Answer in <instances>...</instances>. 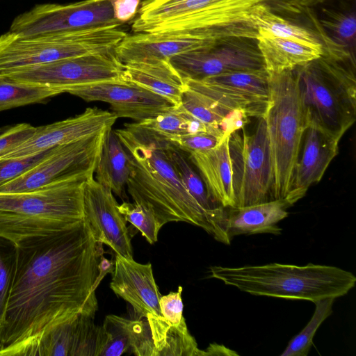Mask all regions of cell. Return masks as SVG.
Listing matches in <instances>:
<instances>
[{
  "instance_id": "1",
  "label": "cell",
  "mask_w": 356,
  "mask_h": 356,
  "mask_svg": "<svg viewBox=\"0 0 356 356\" xmlns=\"http://www.w3.org/2000/svg\"><path fill=\"white\" fill-rule=\"evenodd\" d=\"M86 219L17 245L0 326V356H36L47 334L79 314L95 316V289L112 264Z\"/></svg>"
},
{
  "instance_id": "2",
  "label": "cell",
  "mask_w": 356,
  "mask_h": 356,
  "mask_svg": "<svg viewBox=\"0 0 356 356\" xmlns=\"http://www.w3.org/2000/svg\"><path fill=\"white\" fill-rule=\"evenodd\" d=\"M129 159L127 187L135 203L149 211L160 225L185 222L211 235L207 213L182 184L170 158V141L137 122L114 130Z\"/></svg>"
},
{
  "instance_id": "3",
  "label": "cell",
  "mask_w": 356,
  "mask_h": 356,
  "mask_svg": "<svg viewBox=\"0 0 356 356\" xmlns=\"http://www.w3.org/2000/svg\"><path fill=\"white\" fill-rule=\"evenodd\" d=\"M266 0H143L131 31L183 34L209 40L257 38L255 14Z\"/></svg>"
},
{
  "instance_id": "4",
  "label": "cell",
  "mask_w": 356,
  "mask_h": 356,
  "mask_svg": "<svg viewBox=\"0 0 356 356\" xmlns=\"http://www.w3.org/2000/svg\"><path fill=\"white\" fill-rule=\"evenodd\" d=\"M209 273L211 277L251 295L314 303L345 296L356 283V277L351 272L335 266L313 264L213 266L209 268Z\"/></svg>"
},
{
  "instance_id": "5",
  "label": "cell",
  "mask_w": 356,
  "mask_h": 356,
  "mask_svg": "<svg viewBox=\"0 0 356 356\" xmlns=\"http://www.w3.org/2000/svg\"><path fill=\"white\" fill-rule=\"evenodd\" d=\"M90 177H76L33 191L0 193V236L17 245L83 219V188Z\"/></svg>"
},
{
  "instance_id": "6",
  "label": "cell",
  "mask_w": 356,
  "mask_h": 356,
  "mask_svg": "<svg viewBox=\"0 0 356 356\" xmlns=\"http://www.w3.org/2000/svg\"><path fill=\"white\" fill-rule=\"evenodd\" d=\"M295 70L306 127L341 139L356 118V63L321 56Z\"/></svg>"
},
{
  "instance_id": "7",
  "label": "cell",
  "mask_w": 356,
  "mask_h": 356,
  "mask_svg": "<svg viewBox=\"0 0 356 356\" xmlns=\"http://www.w3.org/2000/svg\"><path fill=\"white\" fill-rule=\"evenodd\" d=\"M269 74V99L264 115L273 166L271 199L284 200L306 129L295 69Z\"/></svg>"
},
{
  "instance_id": "8",
  "label": "cell",
  "mask_w": 356,
  "mask_h": 356,
  "mask_svg": "<svg viewBox=\"0 0 356 356\" xmlns=\"http://www.w3.org/2000/svg\"><path fill=\"white\" fill-rule=\"evenodd\" d=\"M122 26L22 37L0 35V75L24 67L89 54L115 50L128 35Z\"/></svg>"
},
{
  "instance_id": "9",
  "label": "cell",
  "mask_w": 356,
  "mask_h": 356,
  "mask_svg": "<svg viewBox=\"0 0 356 356\" xmlns=\"http://www.w3.org/2000/svg\"><path fill=\"white\" fill-rule=\"evenodd\" d=\"M229 147L232 165L235 207L272 200L273 166L266 122L259 118L255 131L230 134Z\"/></svg>"
},
{
  "instance_id": "10",
  "label": "cell",
  "mask_w": 356,
  "mask_h": 356,
  "mask_svg": "<svg viewBox=\"0 0 356 356\" xmlns=\"http://www.w3.org/2000/svg\"><path fill=\"white\" fill-rule=\"evenodd\" d=\"M124 65L115 50L65 58L16 70L3 74L10 80L61 90L90 83L124 81Z\"/></svg>"
},
{
  "instance_id": "11",
  "label": "cell",
  "mask_w": 356,
  "mask_h": 356,
  "mask_svg": "<svg viewBox=\"0 0 356 356\" xmlns=\"http://www.w3.org/2000/svg\"><path fill=\"white\" fill-rule=\"evenodd\" d=\"M111 26H122L114 17L112 0H83L35 5L13 19L9 31L33 37Z\"/></svg>"
},
{
  "instance_id": "12",
  "label": "cell",
  "mask_w": 356,
  "mask_h": 356,
  "mask_svg": "<svg viewBox=\"0 0 356 356\" xmlns=\"http://www.w3.org/2000/svg\"><path fill=\"white\" fill-rule=\"evenodd\" d=\"M107 131L53 147L36 165L1 185L0 193L33 191L76 177H92Z\"/></svg>"
},
{
  "instance_id": "13",
  "label": "cell",
  "mask_w": 356,
  "mask_h": 356,
  "mask_svg": "<svg viewBox=\"0 0 356 356\" xmlns=\"http://www.w3.org/2000/svg\"><path fill=\"white\" fill-rule=\"evenodd\" d=\"M184 79L202 80L236 71L266 70L257 38L231 36L170 59Z\"/></svg>"
},
{
  "instance_id": "14",
  "label": "cell",
  "mask_w": 356,
  "mask_h": 356,
  "mask_svg": "<svg viewBox=\"0 0 356 356\" xmlns=\"http://www.w3.org/2000/svg\"><path fill=\"white\" fill-rule=\"evenodd\" d=\"M65 92L84 101L103 102L118 118L141 122L171 108L167 99L129 81H104L67 89Z\"/></svg>"
},
{
  "instance_id": "15",
  "label": "cell",
  "mask_w": 356,
  "mask_h": 356,
  "mask_svg": "<svg viewBox=\"0 0 356 356\" xmlns=\"http://www.w3.org/2000/svg\"><path fill=\"white\" fill-rule=\"evenodd\" d=\"M113 192L93 177L83 188V213L96 240L109 246L116 254L132 259L131 235Z\"/></svg>"
},
{
  "instance_id": "16",
  "label": "cell",
  "mask_w": 356,
  "mask_h": 356,
  "mask_svg": "<svg viewBox=\"0 0 356 356\" xmlns=\"http://www.w3.org/2000/svg\"><path fill=\"white\" fill-rule=\"evenodd\" d=\"M118 117L96 107L49 124L36 127L33 136L0 158H22L79 140L112 128Z\"/></svg>"
},
{
  "instance_id": "17",
  "label": "cell",
  "mask_w": 356,
  "mask_h": 356,
  "mask_svg": "<svg viewBox=\"0 0 356 356\" xmlns=\"http://www.w3.org/2000/svg\"><path fill=\"white\" fill-rule=\"evenodd\" d=\"M291 205L284 200H274L242 207H219L211 220L212 236L225 245L238 235L273 234L280 235L277 223L286 218Z\"/></svg>"
},
{
  "instance_id": "18",
  "label": "cell",
  "mask_w": 356,
  "mask_h": 356,
  "mask_svg": "<svg viewBox=\"0 0 356 356\" xmlns=\"http://www.w3.org/2000/svg\"><path fill=\"white\" fill-rule=\"evenodd\" d=\"M339 140L315 127H306L285 199L291 206L302 198L312 185L320 181L339 152Z\"/></svg>"
},
{
  "instance_id": "19",
  "label": "cell",
  "mask_w": 356,
  "mask_h": 356,
  "mask_svg": "<svg viewBox=\"0 0 356 356\" xmlns=\"http://www.w3.org/2000/svg\"><path fill=\"white\" fill-rule=\"evenodd\" d=\"M255 22L258 34L262 33L297 40L321 49L325 56L356 63L325 35L311 8L300 14L278 15L264 4L257 10Z\"/></svg>"
},
{
  "instance_id": "20",
  "label": "cell",
  "mask_w": 356,
  "mask_h": 356,
  "mask_svg": "<svg viewBox=\"0 0 356 356\" xmlns=\"http://www.w3.org/2000/svg\"><path fill=\"white\" fill-rule=\"evenodd\" d=\"M110 288L131 304L140 317L148 314L162 316L159 307L161 293L151 264H139L133 258L115 254Z\"/></svg>"
},
{
  "instance_id": "21",
  "label": "cell",
  "mask_w": 356,
  "mask_h": 356,
  "mask_svg": "<svg viewBox=\"0 0 356 356\" xmlns=\"http://www.w3.org/2000/svg\"><path fill=\"white\" fill-rule=\"evenodd\" d=\"M214 41L183 34L136 33L128 34L115 47V52L123 64L170 60Z\"/></svg>"
},
{
  "instance_id": "22",
  "label": "cell",
  "mask_w": 356,
  "mask_h": 356,
  "mask_svg": "<svg viewBox=\"0 0 356 356\" xmlns=\"http://www.w3.org/2000/svg\"><path fill=\"white\" fill-rule=\"evenodd\" d=\"M243 108L248 118H263L269 99V74L266 70L224 73L202 79Z\"/></svg>"
},
{
  "instance_id": "23",
  "label": "cell",
  "mask_w": 356,
  "mask_h": 356,
  "mask_svg": "<svg viewBox=\"0 0 356 356\" xmlns=\"http://www.w3.org/2000/svg\"><path fill=\"white\" fill-rule=\"evenodd\" d=\"M229 136L212 149L195 152L188 156L197 168L211 201L223 207H235Z\"/></svg>"
},
{
  "instance_id": "24",
  "label": "cell",
  "mask_w": 356,
  "mask_h": 356,
  "mask_svg": "<svg viewBox=\"0 0 356 356\" xmlns=\"http://www.w3.org/2000/svg\"><path fill=\"white\" fill-rule=\"evenodd\" d=\"M311 8L325 35L356 60V0H321Z\"/></svg>"
},
{
  "instance_id": "25",
  "label": "cell",
  "mask_w": 356,
  "mask_h": 356,
  "mask_svg": "<svg viewBox=\"0 0 356 356\" xmlns=\"http://www.w3.org/2000/svg\"><path fill=\"white\" fill-rule=\"evenodd\" d=\"M123 78L167 99L175 106L181 104L185 80L170 60L124 64Z\"/></svg>"
},
{
  "instance_id": "26",
  "label": "cell",
  "mask_w": 356,
  "mask_h": 356,
  "mask_svg": "<svg viewBox=\"0 0 356 356\" xmlns=\"http://www.w3.org/2000/svg\"><path fill=\"white\" fill-rule=\"evenodd\" d=\"M148 356H204L190 334L185 319L172 325L163 316L146 317Z\"/></svg>"
},
{
  "instance_id": "27",
  "label": "cell",
  "mask_w": 356,
  "mask_h": 356,
  "mask_svg": "<svg viewBox=\"0 0 356 356\" xmlns=\"http://www.w3.org/2000/svg\"><path fill=\"white\" fill-rule=\"evenodd\" d=\"M257 38L265 69L270 74L293 70L324 55L318 47L291 39L262 33Z\"/></svg>"
},
{
  "instance_id": "28",
  "label": "cell",
  "mask_w": 356,
  "mask_h": 356,
  "mask_svg": "<svg viewBox=\"0 0 356 356\" xmlns=\"http://www.w3.org/2000/svg\"><path fill=\"white\" fill-rule=\"evenodd\" d=\"M95 172L99 184L122 200L127 198L125 186L131 172L129 159L112 128L106 134Z\"/></svg>"
},
{
  "instance_id": "29",
  "label": "cell",
  "mask_w": 356,
  "mask_h": 356,
  "mask_svg": "<svg viewBox=\"0 0 356 356\" xmlns=\"http://www.w3.org/2000/svg\"><path fill=\"white\" fill-rule=\"evenodd\" d=\"M136 122L167 140L200 132H208L220 137L227 136L201 122L186 111L180 105L179 106H174L168 111L149 119Z\"/></svg>"
},
{
  "instance_id": "30",
  "label": "cell",
  "mask_w": 356,
  "mask_h": 356,
  "mask_svg": "<svg viewBox=\"0 0 356 356\" xmlns=\"http://www.w3.org/2000/svg\"><path fill=\"white\" fill-rule=\"evenodd\" d=\"M63 92L58 88L17 82L0 76V112L29 104L44 103Z\"/></svg>"
},
{
  "instance_id": "31",
  "label": "cell",
  "mask_w": 356,
  "mask_h": 356,
  "mask_svg": "<svg viewBox=\"0 0 356 356\" xmlns=\"http://www.w3.org/2000/svg\"><path fill=\"white\" fill-rule=\"evenodd\" d=\"M94 316L79 314L72 321V343L70 356H100L106 342V332L97 326Z\"/></svg>"
},
{
  "instance_id": "32",
  "label": "cell",
  "mask_w": 356,
  "mask_h": 356,
  "mask_svg": "<svg viewBox=\"0 0 356 356\" xmlns=\"http://www.w3.org/2000/svg\"><path fill=\"white\" fill-rule=\"evenodd\" d=\"M168 152L172 165L182 184L201 208L207 213L210 222V218L214 209L219 205L214 204L210 199L201 177L192 168L188 159H186L185 152L170 143L168 146Z\"/></svg>"
},
{
  "instance_id": "33",
  "label": "cell",
  "mask_w": 356,
  "mask_h": 356,
  "mask_svg": "<svg viewBox=\"0 0 356 356\" xmlns=\"http://www.w3.org/2000/svg\"><path fill=\"white\" fill-rule=\"evenodd\" d=\"M335 298L320 300L314 304V313L302 330L288 343L281 356H307L312 346L314 336L323 322L332 314Z\"/></svg>"
},
{
  "instance_id": "34",
  "label": "cell",
  "mask_w": 356,
  "mask_h": 356,
  "mask_svg": "<svg viewBox=\"0 0 356 356\" xmlns=\"http://www.w3.org/2000/svg\"><path fill=\"white\" fill-rule=\"evenodd\" d=\"M130 321V319L116 315L106 316L102 327L106 334V342L100 356H120L129 352Z\"/></svg>"
},
{
  "instance_id": "35",
  "label": "cell",
  "mask_w": 356,
  "mask_h": 356,
  "mask_svg": "<svg viewBox=\"0 0 356 356\" xmlns=\"http://www.w3.org/2000/svg\"><path fill=\"white\" fill-rule=\"evenodd\" d=\"M118 209L127 222L138 229L150 244L158 240V234L162 227L155 216L147 209L135 202L124 201Z\"/></svg>"
},
{
  "instance_id": "36",
  "label": "cell",
  "mask_w": 356,
  "mask_h": 356,
  "mask_svg": "<svg viewBox=\"0 0 356 356\" xmlns=\"http://www.w3.org/2000/svg\"><path fill=\"white\" fill-rule=\"evenodd\" d=\"M17 257V245L0 236V326L6 309Z\"/></svg>"
},
{
  "instance_id": "37",
  "label": "cell",
  "mask_w": 356,
  "mask_h": 356,
  "mask_svg": "<svg viewBox=\"0 0 356 356\" xmlns=\"http://www.w3.org/2000/svg\"><path fill=\"white\" fill-rule=\"evenodd\" d=\"M74 318L51 330L40 344L36 355L70 356L72 343V321Z\"/></svg>"
},
{
  "instance_id": "38",
  "label": "cell",
  "mask_w": 356,
  "mask_h": 356,
  "mask_svg": "<svg viewBox=\"0 0 356 356\" xmlns=\"http://www.w3.org/2000/svg\"><path fill=\"white\" fill-rule=\"evenodd\" d=\"M51 149L22 158H0V186L36 165Z\"/></svg>"
},
{
  "instance_id": "39",
  "label": "cell",
  "mask_w": 356,
  "mask_h": 356,
  "mask_svg": "<svg viewBox=\"0 0 356 356\" xmlns=\"http://www.w3.org/2000/svg\"><path fill=\"white\" fill-rule=\"evenodd\" d=\"M225 137H220L208 132H200L175 137L168 140L177 148L189 154L195 152L212 149L219 145Z\"/></svg>"
},
{
  "instance_id": "40",
  "label": "cell",
  "mask_w": 356,
  "mask_h": 356,
  "mask_svg": "<svg viewBox=\"0 0 356 356\" xmlns=\"http://www.w3.org/2000/svg\"><path fill=\"white\" fill-rule=\"evenodd\" d=\"M35 128L29 123H19L0 129V157L30 138Z\"/></svg>"
},
{
  "instance_id": "41",
  "label": "cell",
  "mask_w": 356,
  "mask_h": 356,
  "mask_svg": "<svg viewBox=\"0 0 356 356\" xmlns=\"http://www.w3.org/2000/svg\"><path fill=\"white\" fill-rule=\"evenodd\" d=\"M181 292L182 287L179 286L177 292H170L168 295L161 296L159 300L161 315L172 325L179 324L184 318Z\"/></svg>"
},
{
  "instance_id": "42",
  "label": "cell",
  "mask_w": 356,
  "mask_h": 356,
  "mask_svg": "<svg viewBox=\"0 0 356 356\" xmlns=\"http://www.w3.org/2000/svg\"><path fill=\"white\" fill-rule=\"evenodd\" d=\"M321 0H266V6L278 15L300 14Z\"/></svg>"
},
{
  "instance_id": "43",
  "label": "cell",
  "mask_w": 356,
  "mask_h": 356,
  "mask_svg": "<svg viewBox=\"0 0 356 356\" xmlns=\"http://www.w3.org/2000/svg\"><path fill=\"white\" fill-rule=\"evenodd\" d=\"M143 0H112L114 17L121 24L132 21Z\"/></svg>"
},
{
  "instance_id": "44",
  "label": "cell",
  "mask_w": 356,
  "mask_h": 356,
  "mask_svg": "<svg viewBox=\"0 0 356 356\" xmlns=\"http://www.w3.org/2000/svg\"><path fill=\"white\" fill-rule=\"evenodd\" d=\"M204 356L209 355H238L234 351L228 349L222 345L216 343L210 344L209 346L205 350Z\"/></svg>"
}]
</instances>
